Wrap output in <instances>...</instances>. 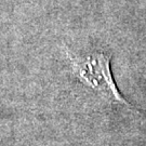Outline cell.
Segmentation results:
<instances>
[{"label": "cell", "mask_w": 146, "mask_h": 146, "mask_svg": "<svg viewBox=\"0 0 146 146\" xmlns=\"http://www.w3.org/2000/svg\"><path fill=\"white\" fill-rule=\"evenodd\" d=\"M67 54L74 74L82 84L110 103L135 108L121 94L116 84L110 68L111 55L110 53L92 51L77 54L68 51Z\"/></svg>", "instance_id": "obj_1"}]
</instances>
